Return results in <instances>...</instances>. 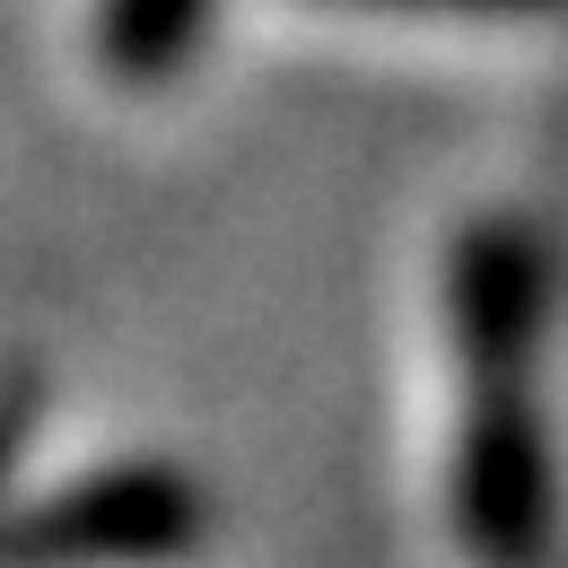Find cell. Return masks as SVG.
<instances>
[{
  "label": "cell",
  "mask_w": 568,
  "mask_h": 568,
  "mask_svg": "<svg viewBox=\"0 0 568 568\" xmlns=\"http://www.w3.org/2000/svg\"><path fill=\"white\" fill-rule=\"evenodd\" d=\"M18 437H27V403H0V481L18 464Z\"/></svg>",
  "instance_id": "5"
},
{
  "label": "cell",
  "mask_w": 568,
  "mask_h": 568,
  "mask_svg": "<svg viewBox=\"0 0 568 568\" xmlns=\"http://www.w3.org/2000/svg\"><path fill=\"white\" fill-rule=\"evenodd\" d=\"M446 315L464 351V437H455V525L473 551H534L551 525V455L534 412L542 333V245L525 227H464L446 254Z\"/></svg>",
  "instance_id": "1"
},
{
  "label": "cell",
  "mask_w": 568,
  "mask_h": 568,
  "mask_svg": "<svg viewBox=\"0 0 568 568\" xmlns=\"http://www.w3.org/2000/svg\"><path fill=\"white\" fill-rule=\"evenodd\" d=\"M202 18H211V0H97V62L132 88H158L193 53Z\"/></svg>",
  "instance_id": "3"
},
{
  "label": "cell",
  "mask_w": 568,
  "mask_h": 568,
  "mask_svg": "<svg viewBox=\"0 0 568 568\" xmlns=\"http://www.w3.org/2000/svg\"><path fill=\"white\" fill-rule=\"evenodd\" d=\"M385 9H481V18H516V9H551V0H385Z\"/></svg>",
  "instance_id": "4"
},
{
  "label": "cell",
  "mask_w": 568,
  "mask_h": 568,
  "mask_svg": "<svg viewBox=\"0 0 568 568\" xmlns=\"http://www.w3.org/2000/svg\"><path fill=\"white\" fill-rule=\"evenodd\" d=\"M202 534V490L175 464H105L71 490H53L36 516L0 525L9 560H158Z\"/></svg>",
  "instance_id": "2"
}]
</instances>
